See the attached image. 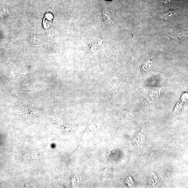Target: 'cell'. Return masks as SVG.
I'll return each instance as SVG.
<instances>
[{
    "instance_id": "obj_1",
    "label": "cell",
    "mask_w": 188,
    "mask_h": 188,
    "mask_svg": "<svg viewBox=\"0 0 188 188\" xmlns=\"http://www.w3.org/2000/svg\"><path fill=\"white\" fill-rule=\"evenodd\" d=\"M162 88L157 86H147L142 91L141 95L147 100L151 109H154L156 106Z\"/></svg>"
},
{
    "instance_id": "obj_2",
    "label": "cell",
    "mask_w": 188,
    "mask_h": 188,
    "mask_svg": "<svg viewBox=\"0 0 188 188\" xmlns=\"http://www.w3.org/2000/svg\"><path fill=\"white\" fill-rule=\"evenodd\" d=\"M152 62L151 60H148L145 62L144 65L141 66L142 70L147 72L150 70V68L152 66Z\"/></svg>"
}]
</instances>
